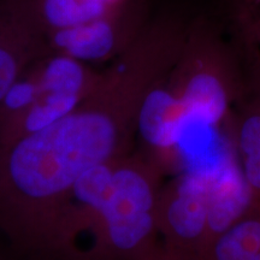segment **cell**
Returning a JSON list of instances; mask_svg holds the SVG:
<instances>
[{
    "label": "cell",
    "mask_w": 260,
    "mask_h": 260,
    "mask_svg": "<svg viewBox=\"0 0 260 260\" xmlns=\"http://www.w3.org/2000/svg\"><path fill=\"white\" fill-rule=\"evenodd\" d=\"M157 188L145 162L118 158L113 164L112 188L102 206L84 220L77 242L88 245L79 260H142L155 248Z\"/></svg>",
    "instance_id": "obj_2"
},
{
    "label": "cell",
    "mask_w": 260,
    "mask_h": 260,
    "mask_svg": "<svg viewBox=\"0 0 260 260\" xmlns=\"http://www.w3.org/2000/svg\"><path fill=\"white\" fill-rule=\"evenodd\" d=\"M165 73L145 94L136 117V129L145 144L160 152L174 151L182 116L181 103Z\"/></svg>",
    "instance_id": "obj_7"
},
{
    "label": "cell",
    "mask_w": 260,
    "mask_h": 260,
    "mask_svg": "<svg viewBox=\"0 0 260 260\" xmlns=\"http://www.w3.org/2000/svg\"><path fill=\"white\" fill-rule=\"evenodd\" d=\"M209 182L183 174L168 197L158 198L157 225L167 234L171 251L195 259L207 230Z\"/></svg>",
    "instance_id": "obj_4"
},
{
    "label": "cell",
    "mask_w": 260,
    "mask_h": 260,
    "mask_svg": "<svg viewBox=\"0 0 260 260\" xmlns=\"http://www.w3.org/2000/svg\"><path fill=\"white\" fill-rule=\"evenodd\" d=\"M142 260H193L186 255L171 251V249H158L154 248L149 254Z\"/></svg>",
    "instance_id": "obj_14"
},
{
    "label": "cell",
    "mask_w": 260,
    "mask_h": 260,
    "mask_svg": "<svg viewBox=\"0 0 260 260\" xmlns=\"http://www.w3.org/2000/svg\"><path fill=\"white\" fill-rule=\"evenodd\" d=\"M92 2H99V3H104V4H110V5H111L112 3L116 2V0H92Z\"/></svg>",
    "instance_id": "obj_15"
},
{
    "label": "cell",
    "mask_w": 260,
    "mask_h": 260,
    "mask_svg": "<svg viewBox=\"0 0 260 260\" xmlns=\"http://www.w3.org/2000/svg\"><path fill=\"white\" fill-rule=\"evenodd\" d=\"M110 4L92 0H46L45 16L57 29L71 28L109 18Z\"/></svg>",
    "instance_id": "obj_10"
},
{
    "label": "cell",
    "mask_w": 260,
    "mask_h": 260,
    "mask_svg": "<svg viewBox=\"0 0 260 260\" xmlns=\"http://www.w3.org/2000/svg\"><path fill=\"white\" fill-rule=\"evenodd\" d=\"M241 125L239 148L242 157L260 155V110L248 115Z\"/></svg>",
    "instance_id": "obj_12"
},
{
    "label": "cell",
    "mask_w": 260,
    "mask_h": 260,
    "mask_svg": "<svg viewBox=\"0 0 260 260\" xmlns=\"http://www.w3.org/2000/svg\"><path fill=\"white\" fill-rule=\"evenodd\" d=\"M243 175L253 190H260V155L243 158Z\"/></svg>",
    "instance_id": "obj_13"
},
{
    "label": "cell",
    "mask_w": 260,
    "mask_h": 260,
    "mask_svg": "<svg viewBox=\"0 0 260 260\" xmlns=\"http://www.w3.org/2000/svg\"><path fill=\"white\" fill-rule=\"evenodd\" d=\"M219 125L182 110L174 151L180 157L183 174L210 183L236 157L235 149L223 136Z\"/></svg>",
    "instance_id": "obj_5"
},
{
    "label": "cell",
    "mask_w": 260,
    "mask_h": 260,
    "mask_svg": "<svg viewBox=\"0 0 260 260\" xmlns=\"http://www.w3.org/2000/svg\"><path fill=\"white\" fill-rule=\"evenodd\" d=\"M39 56V48L28 42L0 38V105L19 80L29 61Z\"/></svg>",
    "instance_id": "obj_11"
},
{
    "label": "cell",
    "mask_w": 260,
    "mask_h": 260,
    "mask_svg": "<svg viewBox=\"0 0 260 260\" xmlns=\"http://www.w3.org/2000/svg\"><path fill=\"white\" fill-rule=\"evenodd\" d=\"M98 80L90 77L80 60L67 54L48 60L37 80L31 103L0 130V145L12 144L73 111L89 95Z\"/></svg>",
    "instance_id": "obj_3"
},
{
    "label": "cell",
    "mask_w": 260,
    "mask_h": 260,
    "mask_svg": "<svg viewBox=\"0 0 260 260\" xmlns=\"http://www.w3.org/2000/svg\"><path fill=\"white\" fill-rule=\"evenodd\" d=\"M260 218L239 219L199 253L194 260H258Z\"/></svg>",
    "instance_id": "obj_9"
},
{
    "label": "cell",
    "mask_w": 260,
    "mask_h": 260,
    "mask_svg": "<svg viewBox=\"0 0 260 260\" xmlns=\"http://www.w3.org/2000/svg\"><path fill=\"white\" fill-rule=\"evenodd\" d=\"M53 40L67 56L77 60L105 59L122 44L116 24L109 18L59 29Z\"/></svg>",
    "instance_id": "obj_8"
},
{
    "label": "cell",
    "mask_w": 260,
    "mask_h": 260,
    "mask_svg": "<svg viewBox=\"0 0 260 260\" xmlns=\"http://www.w3.org/2000/svg\"><path fill=\"white\" fill-rule=\"evenodd\" d=\"M178 50L168 28L151 24L100 76L73 111L10 145H0V233L39 260L56 213L86 172L124 157L140 104Z\"/></svg>",
    "instance_id": "obj_1"
},
{
    "label": "cell",
    "mask_w": 260,
    "mask_h": 260,
    "mask_svg": "<svg viewBox=\"0 0 260 260\" xmlns=\"http://www.w3.org/2000/svg\"><path fill=\"white\" fill-rule=\"evenodd\" d=\"M253 193L254 190L247 182L242 167L235 157L210 182L207 230L204 248L242 218L252 203Z\"/></svg>",
    "instance_id": "obj_6"
}]
</instances>
